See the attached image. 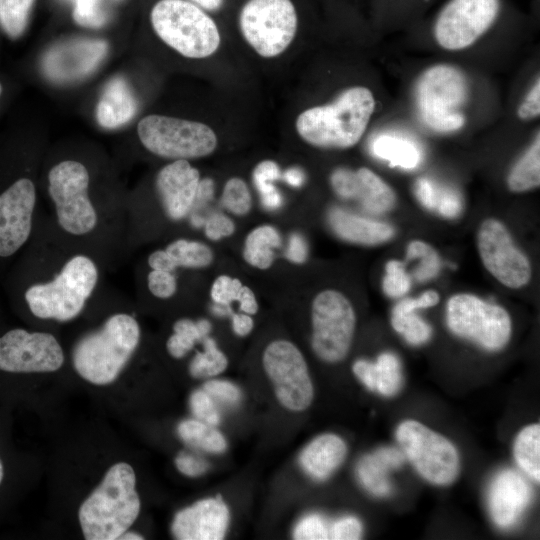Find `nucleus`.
<instances>
[{"mask_svg":"<svg viewBox=\"0 0 540 540\" xmlns=\"http://www.w3.org/2000/svg\"><path fill=\"white\" fill-rule=\"evenodd\" d=\"M1 93H2V86H1V84H0V95H1Z\"/></svg>","mask_w":540,"mask_h":540,"instance_id":"nucleus-62","label":"nucleus"},{"mask_svg":"<svg viewBox=\"0 0 540 540\" xmlns=\"http://www.w3.org/2000/svg\"><path fill=\"white\" fill-rule=\"evenodd\" d=\"M308 248L305 240L297 233L289 238L286 250L287 258L294 263H303L307 258Z\"/></svg>","mask_w":540,"mask_h":540,"instance_id":"nucleus-55","label":"nucleus"},{"mask_svg":"<svg viewBox=\"0 0 540 540\" xmlns=\"http://www.w3.org/2000/svg\"><path fill=\"white\" fill-rule=\"evenodd\" d=\"M372 151L378 158L389 161L391 166L404 169L415 168L421 160V153L413 142L389 135L375 139Z\"/></svg>","mask_w":540,"mask_h":540,"instance_id":"nucleus-31","label":"nucleus"},{"mask_svg":"<svg viewBox=\"0 0 540 540\" xmlns=\"http://www.w3.org/2000/svg\"><path fill=\"white\" fill-rule=\"evenodd\" d=\"M477 247L486 270L502 285L518 289L531 279L528 257L515 245L507 227L497 219L482 222Z\"/></svg>","mask_w":540,"mask_h":540,"instance_id":"nucleus-15","label":"nucleus"},{"mask_svg":"<svg viewBox=\"0 0 540 540\" xmlns=\"http://www.w3.org/2000/svg\"><path fill=\"white\" fill-rule=\"evenodd\" d=\"M245 286L238 278L219 275L211 285L210 296L214 303L228 307L234 301L239 302Z\"/></svg>","mask_w":540,"mask_h":540,"instance_id":"nucleus-43","label":"nucleus"},{"mask_svg":"<svg viewBox=\"0 0 540 540\" xmlns=\"http://www.w3.org/2000/svg\"><path fill=\"white\" fill-rule=\"evenodd\" d=\"M34 0H0V26L11 38L26 29Z\"/></svg>","mask_w":540,"mask_h":540,"instance_id":"nucleus-37","label":"nucleus"},{"mask_svg":"<svg viewBox=\"0 0 540 540\" xmlns=\"http://www.w3.org/2000/svg\"><path fill=\"white\" fill-rule=\"evenodd\" d=\"M231 321L233 331L238 336L248 335L254 327L251 315L244 312L232 314Z\"/></svg>","mask_w":540,"mask_h":540,"instance_id":"nucleus-56","label":"nucleus"},{"mask_svg":"<svg viewBox=\"0 0 540 540\" xmlns=\"http://www.w3.org/2000/svg\"><path fill=\"white\" fill-rule=\"evenodd\" d=\"M136 110V99L128 84L117 77L106 85L96 108V118L102 127L113 129L128 123Z\"/></svg>","mask_w":540,"mask_h":540,"instance_id":"nucleus-26","label":"nucleus"},{"mask_svg":"<svg viewBox=\"0 0 540 540\" xmlns=\"http://www.w3.org/2000/svg\"><path fill=\"white\" fill-rule=\"evenodd\" d=\"M411 286L410 277L404 264L398 260H390L385 265V275L382 281L384 293L392 298L406 294Z\"/></svg>","mask_w":540,"mask_h":540,"instance_id":"nucleus-42","label":"nucleus"},{"mask_svg":"<svg viewBox=\"0 0 540 540\" xmlns=\"http://www.w3.org/2000/svg\"><path fill=\"white\" fill-rule=\"evenodd\" d=\"M347 446L335 434H323L312 440L300 455L303 470L312 478H328L344 461Z\"/></svg>","mask_w":540,"mask_h":540,"instance_id":"nucleus-25","label":"nucleus"},{"mask_svg":"<svg viewBox=\"0 0 540 540\" xmlns=\"http://www.w3.org/2000/svg\"><path fill=\"white\" fill-rule=\"evenodd\" d=\"M213 260L214 252L207 244L179 238L169 243L165 249L153 251L148 257V265L151 269L175 272L179 267L206 268Z\"/></svg>","mask_w":540,"mask_h":540,"instance_id":"nucleus-24","label":"nucleus"},{"mask_svg":"<svg viewBox=\"0 0 540 540\" xmlns=\"http://www.w3.org/2000/svg\"><path fill=\"white\" fill-rule=\"evenodd\" d=\"M63 362V350L50 333L14 328L0 336L1 371L52 372L58 370Z\"/></svg>","mask_w":540,"mask_h":540,"instance_id":"nucleus-16","label":"nucleus"},{"mask_svg":"<svg viewBox=\"0 0 540 540\" xmlns=\"http://www.w3.org/2000/svg\"><path fill=\"white\" fill-rule=\"evenodd\" d=\"M238 303L240 311L249 315H254L259 310V304L256 295L254 291L248 286H245L243 294Z\"/></svg>","mask_w":540,"mask_h":540,"instance_id":"nucleus-57","label":"nucleus"},{"mask_svg":"<svg viewBox=\"0 0 540 540\" xmlns=\"http://www.w3.org/2000/svg\"><path fill=\"white\" fill-rule=\"evenodd\" d=\"M228 365L226 355L217 347L214 339H203V351L198 352L189 366L190 374L195 378H209L222 373Z\"/></svg>","mask_w":540,"mask_h":540,"instance_id":"nucleus-36","label":"nucleus"},{"mask_svg":"<svg viewBox=\"0 0 540 540\" xmlns=\"http://www.w3.org/2000/svg\"><path fill=\"white\" fill-rule=\"evenodd\" d=\"M133 468L114 464L100 485L82 503L79 522L87 540H114L128 530L140 512Z\"/></svg>","mask_w":540,"mask_h":540,"instance_id":"nucleus-2","label":"nucleus"},{"mask_svg":"<svg viewBox=\"0 0 540 540\" xmlns=\"http://www.w3.org/2000/svg\"><path fill=\"white\" fill-rule=\"evenodd\" d=\"M89 173L73 160L56 164L48 175V191L55 205L59 225L66 232L81 236L97 224V212L88 196Z\"/></svg>","mask_w":540,"mask_h":540,"instance_id":"nucleus-11","label":"nucleus"},{"mask_svg":"<svg viewBox=\"0 0 540 540\" xmlns=\"http://www.w3.org/2000/svg\"><path fill=\"white\" fill-rule=\"evenodd\" d=\"M2 478H3V467H2V463L0 461V483L2 481Z\"/></svg>","mask_w":540,"mask_h":540,"instance_id":"nucleus-61","label":"nucleus"},{"mask_svg":"<svg viewBox=\"0 0 540 540\" xmlns=\"http://www.w3.org/2000/svg\"><path fill=\"white\" fill-rule=\"evenodd\" d=\"M375 110L370 89L353 86L343 90L331 103L304 110L296 119L298 135L311 146L347 149L356 145Z\"/></svg>","mask_w":540,"mask_h":540,"instance_id":"nucleus-1","label":"nucleus"},{"mask_svg":"<svg viewBox=\"0 0 540 540\" xmlns=\"http://www.w3.org/2000/svg\"><path fill=\"white\" fill-rule=\"evenodd\" d=\"M150 20L159 38L187 58H206L219 48L216 23L190 1L160 0L153 6Z\"/></svg>","mask_w":540,"mask_h":540,"instance_id":"nucleus-5","label":"nucleus"},{"mask_svg":"<svg viewBox=\"0 0 540 540\" xmlns=\"http://www.w3.org/2000/svg\"><path fill=\"white\" fill-rule=\"evenodd\" d=\"M140 340V327L134 317L118 313L109 317L97 331L84 336L73 351V365L90 383L106 385L122 371Z\"/></svg>","mask_w":540,"mask_h":540,"instance_id":"nucleus-3","label":"nucleus"},{"mask_svg":"<svg viewBox=\"0 0 540 540\" xmlns=\"http://www.w3.org/2000/svg\"><path fill=\"white\" fill-rule=\"evenodd\" d=\"M252 177L262 206L269 211L277 210L283 201L280 192L273 184L281 177L278 164L272 160H263L255 166Z\"/></svg>","mask_w":540,"mask_h":540,"instance_id":"nucleus-35","label":"nucleus"},{"mask_svg":"<svg viewBox=\"0 0 540 540\" xmlns=\"http://www.w3.org/2000/svg\"><path fill=\"white\" fill-rule=\"evenodd\" d=\"M513 453L519 467L533 480H540V426L532 424L516 437Z\"/></svg>","mask_w":540,"mask_h":540,"instance_id":"nucleus-32","label":"nucleus"},{"mask_svg":"<svg viewBox=\"0 0 540 540\" xmlns=\"http://www.w3.org/2000/svg\"><path fill=\"white\" fill-rule=\"evenodd\" d=\"M540 114V79H536L535 83L526 94L517 110V115L522 120H532Z\"/></svg>","mask_w":540,"mask_h":540,"instance_id":"nucleus-50","label":"nucleus"},{"mask_svg":"<svg viewBox=\"0 0 540 540\" xmlns=\"http://www.w3.org/2000/svg\"><path fill=\"white\" fill-rule=\"evenodd\" d=\"M407 260L419 259L420 263L414 271V277L419 282L434 278L440 270V258L429 244L415 240L408 244Z\"/></svg>","mask_w":540,"mask_h":540,"instance_id":"nucleus-40","label":"nucleus"},{"mask_svg":"<svg viewBox=\"0 0 540 540\" xmlns=\"http://www.w3.org/2000/svg\"><path fill=\"white\" fill-rule=\"evenodd\" d=\"M436 210L446 218H454L462 210V200L453 190H440Z\"/></svg>","mask_w":540,"mask_h":540,"instance_id":"nucleus-52","label":"nucleus"},{"mask_svg":"<svg viewBox=\"0 0 540 540\" xmlns=\"http://www.w3.org/2000/svg\"><path fill=\"white\" fill-rule=\"evenodd\" d=\"M468 98V82L459 68L436 64L424 70L416 80L414 101L420 120L433 131L449 133L461 129V112Z\"/></svg>","mask_w":540,"mask_h":540,"instance_id":"nucleus-6","label":"nucleus"},{"mask_svg":"<svg viewBox=\"0 0 540 540\" xmlns=\"http://www.w3.org/2000/svg\"><path fill=\"white\" fill-rule=\"evenodd\" d=\"M210 330L211 324L207 320L195 322L187 318L179 319L174 323V333L166 343L169 354L176 359L184 357Z\"/></svg>","mask_w":540,"mask_h":540,"instance_id":"nucleus-33","label":"nucleus"},{"mask_svg":"<svg viewBox=\"0 0 540 540\" xmlns=\"http://www.w3.org/2000/svg\"><path fill=\"white\" fill-rule=\"evenodd\" d=\"M328 225L342 240L358 245H378L390 240L394 229L387 223L372 220L334 207L327 214Z\"/></svg>","mask_w":540,"mask_h":540,"instance_id":"nucleus-23","label":"nucleus"},{"mask_svg":"<svg viewBox=\"0 0 540 540\" xmlns=\"http://www.w3.org/2000/svg\"><path fill=\"white\" fill-rule=\"evenodd\" d=\"M200 182L199 171L188 160H174L158 172L156 189L171 220L188 216L196 203Z\"/></svg>","mask_w":540,"mask_h":540,"instance_id":"nucleus-20","label":"nucleus"},{"mask_svg":"<svg viewBox=\"0 0 540 540\" xmlns=\"http://www.w3.org/2000/svg\"><path fill=\"white\" fill-rule=\"evenodd\" d=\"M178 434L187 444L211 453H221L227 446L224 436L213 425L198 419L182 421Z\"/></svg>","mask_w":540,"mask_h":540,"instance_id":"nucleus-34","label":"nucleus"},{"mask_svg":"<svg viewBox=\"0 0 540 540\" xmlns=\"http://www.w3.org/2000/svg\"><path fill=\"white\" fill-rule=\"evenodd\" d=\"M293 537L298 540L330 539V526L322 516L309 514L297 523Z\"/></svg>","mask_w":540,"mask_h":540,"instance_id":"nucleus-44","label":"nucleus"},{"mask_svg":"<svg viewBox=\"0 0 540 540\" xmlns=\"http://www.w3.org/2000/svg\"><path fill=\"white\" fill-rule=\"evenodd\" d=\"M203 390L214 400L225 405L238 403L240 390L233 383L225 380H210L205 383Z\"/></svg>","mask_w":540,"mask_h":540,"instance_id":"nucleus-48","label":"nucleus"},{"mask_svg":"<svg viewBox=\"0 0 540 540\" xmlns=\"http://www.w3.org/2000/svg\"><path fill=\"white\" fill-rule=\"evenodd\" d=\"M221 203L230 214L242 217L249 214L253 198L247 183L239 177L228 179L223 187Z\"/></svg>","mask_w":540,"mask_h":540,"instance_id":"nucleus-38","label":"nucleus"},{"mask_svg":"<svg viewBox=\"0 0 540 540\" xmlns=\"http://www.w3.org/2000/svg\"><path fill=\"white\" fill-rule=\"evenodd\" d=\"M35 205L36 189L29 178H18L0 192V258L13 256L28 241Z\"/></svg>","mask_w":540,"mask_h":540,"instance_id":"nucleus-17","label":"nucleus"},{"mask_svg":"<svg viewBox=\"0 0 540 540\" xmlns=\"http://www.w3.org/2000/svg\"><path fill=\"white\" fill-rule=\"evenodd\" d=\"M352 369L368 389L377 391L383 396H393L401 388V364L393 353L380 354L374 363L363 359L357 360Z\"/></svg>","mask_w":540,"mask_h":540,"instance_id":"nucleus-27","label":"nucleus"},{"mask_svg":"<svg viewBox=\"0 0 540 540\" xmlns=\"http://www.w3.org/2000/svg\"><path fill=\"white\" fill-rule=\"evenodd\" d=\"M391 325L412 345L425 343L431 336L430 325L413 312H392Z\"/></svg>","mask_w":540,"mask_h":540,"instance_id":"nucleus-39","label":"nucleus"},{"mask_svg":"<svg viewBox=\"0 0 540 540\" xmlns=\"http://www.w3.org/2000/svg\"><path fill=\"white\" fill-rule=\"evenodd\" d=\"M147 285L151 294L159 299H168L177 291V279L171 271L152 269L147 276Z\"/></svg>","mask_w":540,"mask_h":540,"instance_id":"nucleus-46","label":"nucleus"},{"mask_svg":"<svg viewBox=\"0 0 540 540\" xmlns=\"http://www.w3.org/2000/svg\"><path fill=\"white\" fill-rule=\"evenodd\" d=\"M404 461L403 452L395 448H380L364 456L357 465V475L361 484L376 496H386L391 492L390 471L399 468Z\"/></svg>","mask_w":540,"mask_h":540,"instance_id":"nucleus-28","label":"nucleus"},{"mask_svg":"<svg viewBox=\"0 0 540 540\" xmlns=\"http://www.w3.org/2000/svg\"><path fill=\"white\" fill-rule=\"evenodd\" d=\"M440 190L427 178H420L415 183L418 201L427 209L436 210Z\"/></svg>","mask_w":540,"mask_h":540,"instance_id":"nucleus-53","label":"nucleus"},{"mask_svg":"<svg viewBox=\"0 0 540 540\" xmlns=\"http://www.w3.org/2000/svg\"><path fill=\"white\" fill-rule=\"evenodd\" d=\"M362 529V524L356 517H341L330 525V539L356 540L361 537Z\"/></svg>","mask_w":540,"mask_h":540,"instance_id":"nucleus-49","label":"nucleus"},{"mask_svg":"<svg viewBox=\"0 0 540 540\" xmlns=\"http://www.w3.org/2000/svg\"><path fill=\"white\" fill-rule=\"evenodd\" d=\"M281 244L280 232L270 224H261L246 235L242 256L251 267L267 270L275 261V249Z\"/></svg>","mask_w":540,"mask_h":540,"instance_id":"nucleus-29","label":"nucleus"},{"mask_svg":"<svg viewBox=\"0 0 540 540\" xmlns=\"http://www.w3.org/2000/svg\"><path fill=\"white\" fill-rule=\"evenodd\" d=\"M119 539L141 540L143 537L140 534L124 532Z\"/></svg>","mask_w":540,"mask_h":540,"instance_id":"nucleus-60","label":"nucleus"},{"mask_svg":"<svg viewBox=\"0 0 540 540\" xmlns=\"http://www.w3.org/2000/svg\"><path fill=\"white\" fill-rule=\"evenodd\" d=\"M396 438L417 472L435 485L452 483L459 472V455L444 436L415 420L399 424Z\"/></svg>","mask_w":540,"mask_h":540,"instance_id":"nucleus-12","label":"nucleus"},{"mask_svg":"<svg viewBox=\"0 0 540 540\" xmlns=\"http://www.w3.org/2000/svg\"><path fill=\"white\" fill-rule=\"evenodd\" d=\"M446 323L458 337L490 351L502 349L511 336V318L501 306L476 295L455 294L446 304Z\"/></svg>","mask_w":540,"mask_h":540,"instance_id":"nucleus-8","label":"nucleus"},{"mask_svg":"<svg viewBox=\"0 0 540 540\" xmlns=\"http://www.w3.org/2000/svg\"><path fill=\"white\" fill-rule=\"evenodd\" d=\"M137 133L151 153L173 160L197 159L210 155L217 147V136L206 124L163 115H148L140 120Z\"/></svg>","mask_w":540,"mask_h":540,"instance_id":"nucleus-7","label":"nucleus"},{"mask_svg":"<svg viewBox=\"0 0 540 540\" xmlns=\"http://www.w3.org/2000/svg\"><path fill=\"white\" fill-rule=\"evenodd\" d=\"M314 353L323 361L336 363L349 352L356 326V314L342 292L325 289L315 295L311 304Z\"/></svg>","mask_w":540,"mask_h":540,"instance_id":"nucleus-10","label":"nucleus"},{"mask_svg":"<svg viewBox=\"0 0 540 540\" xmlns=\"http://www.w3.org/2000/svg\"><path fill=\"white\" fill-rule=\"evenodd\" d=\"M229 524V510L220 497L196 502L179 511L172 523V533L180 540H220Z\"/></svg>","mask_w":540,"mask_h":540,"instance_id":"nucleus-21","label":"nucleus"},{"mask_svg":"<svg viewBox=\"0 0 540 540\" xmlns=\"http://www.w3.org/2000/svg\"><path fill=\"white\" fill-rule=\"evenodd\" d=\"M531 496V486L520 473L511 469L499 472L488 491V508L494 523L502 528L512 526L528 506Z\"/></svg>","mask_w":540,"mask_h":540,"instance_id":"nucleus-22","label":"nucleus"},{"mask_svg":"<svg viewBox=\"0 0 540 540\" xmlns=\"http://www.w3.org/2000/svg\"><path fill=\"white\" fill-rule=\"evenodd\" d=\"M499 9V0H450L435 22L436 42L449 51L468 48L489 30Z\"/></svg>","mask_w":540,"mask_h":540,"instance_id":"nucleus-14","label":"nucleus"},{"mask_svg":"<svg viewBox=\"0 0 540 540\" xmlns=\"http://www.w3.org/2000/svg\"><path fill=\"white\" fill-rule=\"evenodd\" d=\"M330 184L337 196L358 201L368 213L388 212L396 201L393 189L378 174L366 167L356 170L338 167L330 175Z\"/></svg>","mask_w":540,"mask_h":540,"instance_id":"nucleus-19","label":"nucleus"},{"mask_svg":"<svg viewBox=\"0 0 540 540\" xmlns=\"http://www.w3.org/2000/svg\"><path fill=\"white\" fill-rule=\"evenodd\" d=\"M178 470L190 477L203 474L207 470V463L192 454L181 453L175 459Z\"/></svg>","mask_w":540,"mask_h":540,"instance_id":"nucleus-54","label":"nucleus"},{"mask_svg":"<svg viewBox=\"0 0 540 540\" xmlns=\"http://www.w3.org/2000/svg\"><path fill=\"white\" fill-rule=\"evenodd\" d=\"M189 405L196 419L213 426L220 422V414L215 401L203 389L191 394Z\"/></svg>","mask_w":540,"mask_h":540,"instance_id":"nucleus-45","label":"nucleus"},{"mask_svg":"<svg viewBox=\"0 0 540 540\" xmlns=\"http://www.w3.org/2000/svg\"><path fill=\"white\" fill-rule=\"evenodd\" d=\"M234 221L226 214L215 212L208 216L204 223V234L212 241H219L234 234Z\"/></svg>","mask_w":540,"mask_h":540,"instance_id":"nucleus-47","label":"nucleus"},{"mask_svg":"<svg viewBox=\"0 0 540 540\" xmlns=\"http://www.w3.org/2000/svg\"><path fill=\"white\" fill-rule=\"evenodd\" d=\"M108 0H75L73 17L75 21L85 27H101L107 22Z\"/></svg>","mask_w":540,"mask_h":540,"instance_id":"nucleus-41","label":"nucleus"},{"mask_svg":"<svg viewBox=\"0 0 540 540\" xmlns=\"http://www.w3.org/2000/svg\"><path fill=\"white\" fill-rule=\"evenodd\" d=\"M297 13L291 0H247L239 14L240 31L262 57L283 53L297 31Z\"/></svg>","mask_w":540,"mask_h":540,"instance_id":"nucleus-9","label":"nucleus"},{"mask_svg":"<svg viewBox=\"0 0 540 540\" xmlns=\"http://www.w3.org/2000/svg\"><path fill=\"white\" fill-rule=\"evenodd\" d=\"M540 184V137L539 133L532 144L511 168L508 188L515 193H522L539 187Z\"/></svg>","mask_w":540,"mask_h":540,"instance_id":"nucleus-30","label":"nucleus"},{"mask_svg":"<svg viewBox=\"0 0 540 540\" xmlns=\"http://www.w3.org/2000/svg\"><path fill=\"white\" fill-rule=\"evenodd\" d=\"M97 281L94 261L85 255H75L54 279L30 285L23 296L35 317L68 321L82 311Z\"/></svg>","mask_w":540,"mask_h":540,"instance_id":"nucleus-4","label":"nucleus"},{"mask_svg":"<svg viewBox=\"0 0 540 540\" xmlns=\"http://www.w3.org/2000/svg\"><path fill=\"white\" fill-rule=\"evenodd\" d=\"M204 10L217 11L221 8L223 0H188Z\"/></svg>","mask_w":540,"mask_h":540,"instance_id":"nucleus-59","label":"nucleus"},{"mask_svg":"<svg viewBox=\"0 0 540 540\" xmlns=\"http://www.w3.org/2000/svg\"><path fill=\"white\" fill-rule=\"evenodd\" d=\"M262 363L283 407L303 411L310 406L313 385L305 358L295 344L283 339L272 341L264 350Z\"/></svg>","mask_w":540,"mask_h":540,"instance_id":"nucleus-13","label":"nucleus"},{"mask_svg":"<svg viewBox=\"0 0 540 540\" xmlns=\"http://www.w3.org/2000/svg\"><path fill=\"white\" fill-rule=\"evenodd\" d=\"M284 180L292 187H300L304 183V173L296 167H291L283 174Z\"/></svg>","mask_w":540,"mask_h":540,"instance_id":"nucleus-58","label":"nucleus"},{"mask_svg":"<svg viewBox=\"0 0 540 540\" xmlns=\"http://www.w3.org/2000/svg\"><path fill=\"white\" fill-rule=\"evenodd\" d=\"M439 302V294L434 290H427L417 298H407L397 303L392 312H413L418 309L435 306Z\"/></svg>","mask_w":540,"mask_h":540,"instance_id":"nucleus-51","label":"nucleus"},{"mask_svg":"<svg viewBox=\"0 0 540 540\" xmlns=\"http://www.w3.org/2000/svg\"><path fill=\"white\" fill-rule=\"evenodd\" d=\"M108 51L104 40L77 38L51 47L43 57L42 69L56 83L84 79L100 65Z\"/></svg>","mask_w":540,"mask_h":540,"instance_id":"nucleus-18","label":"nucleus"}]
</instances>
